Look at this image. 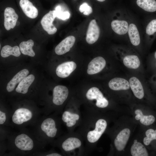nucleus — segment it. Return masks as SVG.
I'll return each instance as SVG.
<instances>
[{
	"label": "nucleus",
	"instance_id": "e433bc0d",
	"mask_svg": "<svg viewBox=\"0 0 156 156\" xmlns=\"http://www.w3.org/2000/svg\"><path fill=\"white\" fill-rule=\"evenodd\" d=\"M97 0L100 2H103L105 0Z\"/></svg>",
	"mask_w": 156,
	"mask_h": 156
},
{
	"label": "nucleus",
	"instance_id": "423d86ee",
	"mask_svg": "<svg viewBox=\"0 0 156 156\" xmlns=\"http://www.w3.org/2000/svg\"><path fill=\"white\" fill-rule=\"evenodd\" d=\"M78 106L76 105L66 106L60 114L62 122L65 126L68 132L75 131L81 122L82 114Z\"/></svg>",
	"mask_w": 156,
	"mask_h": 156
},
{
	"label": "nucleus",
	"instance_id": "0eeeda50",
	"mask_svg": "<svg viewBox=\"0 0 156 156\" xmlns=\"http://www.w3.org/2000/svg\"><path fill=\"white\" fill-rule=\"evenodd\" d=\"M85 96L88 101L94 102L92 108L90 109L99 111V109L106 108L109 105L108 100L97 87H92L89 89Z\"/></svg>",
	"mask_w": 156,
	"mask_h": 156
},
{
	"label": "nucleus",
	"instance_id": "7ed1b4c3",
	"mask_svg": "<svg viewBox=\"0 0 156 156\" xmlns=\"http://www.w3.org/2000/svg\"><path fill=\"white\" fill-rule=\"evenodd\" d=\"M59 115L56 113L43 115L31 126V131L38 140L51 145L60 136L62 123Z\"/></svg>",
	"mask_w": 156,
	"mask_h": 156
},
{
	"label": "nucleus",
	"instance_id": "bb28decb",
	"mask_svg": "<svg viewBox=\"0 0 156 156\" xmlns=\"http://www.w3.org/2000/svg\"><path fill=\"white\" fill-rule=\"evenodd\" d=\"M19 47L17 46L13 47L9 45L4 46L2 49L1 55L3 57H6L10 55L17 57L21 55Z\"/></svg>",
	"mask_w": 156,
	"mask_h": 156
},
{
	"label": "nucleus",
	"instance_id": "b1692460",
	"mask_svg": "<svg viewBox=\"0 0 156 156\" xmlns=\"http://www.w3.org/2000/svg\"><path fill=\"white\" fill-rule=\"evenodd\" d=\"M124 65L128 68L136 69L140 65V61L138 56L135 55H129L125 56L123 60Z\"/></svg>",
	"mask_w": 156,
	"mask_h": 156
},
{
	"label": "nucleus",
	"instance_id": "393cba45",
	"mask_svg": "<svg viewBox=\"0 0 156 156\" xmlns=\"http://www.w3.org/2000/svg\"><path fill=\"white\" fill-rule=\"evenodd\" d=\"M136 3L140 7L147 12H156L155 0H137Z\"/></svg>",
	"mask_w": 156,
	"mask_h": 156
},
{
	"label": "nucleus",
	"instance_id": "7c9ffc66",
	"mask_svg": "<svg viewBox=\"0 0 156 156\" xmlns=\"http://www.w3.org/2000/svg\"><path fill=\"white\" fill-rule=\"evenodd\" d=\"M56 17L65 20L68 19L70 16V13L67 11L62 12L61 10V7L60 5L57 6L55 9Z\"/></svg>",
	"mask_w": 156,
	"mask_h": 156
},
{
	"label": "nucleus",
	"instance_id": "f704fd0d",
	"mask_svg": "<svg viewBox=\"0 0 156 156\" xmlns=\"http://www.w3.org/2000/svg\"><path fill=\"white\" fill-rule=\"evenodd\" d=\"M135 113L136 115L135 118V119L138 120L140 119L142 116L143 115L142 111L139 109H137L135 111Z\"/></svg>",
	"mask_w": 156,
	"mask_h": 156
},
{
	"label": "nucleus",
	"instance_id": "2f4dec72",
	"mask_svg": "<svg viewBox=\"0 0 156 156\" xmlns=\"http://www.w3.org/2000/svg\"><path fill=\"white\" fill-rule=\"evenodd\" d=\"M9 127L0 126V142L5 141L12 132Z\"/></svg>",
	"mask_w": 156,
	"mask_h": 156
},
{
	"label": "nucleus",
	"instance_id": "aec40b11",
	"mask_svg": "<svg viewBox=\"0 0 156 156\" xmlns=\"http://www.w3.org/2000/svg\"><path fill=\"white\" fill-rule=\"evenodd\" d=\"M111 26L114 31L118 35H124L128 32V24L125 21L113 20L111 22Z\"/></svg>",
	"mask_w": 156,
	"mask_h": 156
},
{
	"label": "nucleus",
	"instance_id": "c756f323",
	"mask_svg": "<svg viewBox=\"0 0 156 156\" xmlns=\"http://www.w3.org/2000/svg\"><path fill=\"white\" fill-rule=\"evenodd\" d=\"M32 156H62V154L59 153L54 149H51L48 151L38 152L34 153Z\"/></svg>",
	"mask_w": 156,
	"mask_h": 156
},
{
	"label": "nucleus",
	"instance_id": "c85d7f7f",
	"mask_svg": "<svg viewBox=\"0 0 156 156\" xmlns=\"http://www.w3.org/2000/svg\"><path fill=\"white\" fill-rule=\"evenodd\" d=\"M146 33L149 36H153L156 33V18L151 20L147 24Z\"/></svg>",
	"mask_w": 156,
	"mask_h": 156
},
{
	"label": "nucleus",
	"instance_id": "f03ea898",
	"mask_svg": "<svg viewBox=\"0 0 156 156\" xmlns=\"http://www.w3.org/2000/svg\"><path fill=\"white\" fill-rule=\"evenodd\" d=\"M11 132L6 142L8 156H32L35 153L44 151L47 145L38 140L31 130L26 127Z\"/></svg>",
	"mask_w": 156,
	"mask_h": 156
},
{
	"label": "nucleus",
	"instance_id": "20e7f679",
	"mask_svg": "<svg viewBox=\"0 0 156 156\" xmlns=\"http://www.w3.org/2000/svg\"><path fill=\"white\" fill-rule=\"evenodd\" d=\"M13 105L10 119L11 127L19 129L31 126L42 114L41 109L30 103Z\"/></svg>",
	"mask_w": 156,
	"mask_h": 156
},
{
	"label": "nucleus",
	"instance_id": "9b49d317",
	"mask_svg": "<svg viewBox=\"0 0 156 156\" xmlns=\"http://www.w3.org/2000/svg\"><path fill=\"white\" fill-rule=\"evenodd\" d=\"M100 32V29L95 19L92 20L89 24L87 32V42L90 44L94 43L99 38Z\"/></svg>",
	"mask_w": 156,
	"mask_h": 156
},
{
	"label": "nucleus",
	"instance_id": "4c0bfd02",
	"mask_svg": "<svg viewBox=\"0 0 156 156\" xmlns=\"http://www.w3.org/2000/svg\"><path fill=\"white\" fill-rule=\"evenodd\" d=\"M155 83L156 85V74L155 75Z\"/></svg>",
	"mask_w": 156,
	"mask_h": 156
},
{
	"label": "nucleus",
	"instance_id": "f257e3e1",
	"mask_svg": "<svg viewBox=\"0 0 156 156\" xmlns=\"http://www.w3.org/2000/svg\"><path fill=\"white\" fill-rule=\"evenodd\" d=\"M99 111L86 108L82 113V121L76 131L84 140L85 155L94 150L97 142L107 128V120L100 116Z\"/></svg>",
	"mask_w": 156,
	"mask_h": 156
},
{
	"label": "nucleus",
	"instance_id": "6e6552de",
	"mask_svg": "<svg viewBox=\"0 0 156 156\" xmlns=\"http://www.w3.org/2000/svg\"><path fill=\"white\" fill-rule=\"evenodd\" d=\"M56 17L55 10H50L43 16L41 21L43 29L49 34H54L57 31V28L53 24Z\"/></svg>",
	"mask_w": 156,
	"mask_h": 156
},
{
	"label": "nucleus",
	"instance_id": "72a5a7b5",
	"mask_svg": "<svg viewBox=\"0 0 156 156\" xmlns=\"http://www.w3.org/2000/svg\"><path fill=\"white\" fill-rule=\"evenodd\" d=\"M79 11L86 15H88L91 14L92 11L91 7L89 6L86 3L84 2L81 5L79 8Z\"/></svg>",
	"mask_w": 156,
	"mask_h": 156
},
{
	"label": "nucleus",
	"instance_id": "473e14b6",
	"mask_svg": "<svg viewBox=\"0 0 156 156\" xmlns=\"http://www.w3.org/2000/svg\"><path fill=\"white\" fill-rule=\"evenodd\" d=\"M140 120L142 124L148 126L152 124L154 122L155 118L152 115L145 116L143 115Z\"/></svg>",
	"mask_w": 156,
	"mask_h": 156
},
{
	"label": "nucleus",
	"instance_id": "f3484780",
	"mask_svg": "<svg viewBox=\"0 0 156 156\" xmlns=\"http://www.w3.org/2000/svg\"><path fill=\"white\" fill-rule=\"evenodd\" d=\"M19 5L24 13L28 17L33 19L37 16V9L29 0H20Z\"/></svg>",
	"mask_w": 156,
	"mask_h": 156
},
{
	"label": "nucleus",
	"instance_id": "4468645a",
	"mask_svg": "<svg viewBox=\"0 0 156 156\" xmlns=\"http://www.w3.org/2000/svg\"><path fill=\"white\" fill-rule=\"evenodd\" d=\"M75 41L74 36L67 37L56 46L55 49V53L58 55H62L68 52L73 46Z\"/></svg>",
	"mask_w": 156,
	"mask_h": 156
},
{
	"label": "nucleus",
	"instance_id": "ddd939ff",
	"mask_svg": "<svg viewBox=\"0 0 156 156\" xmlns=\"http://www.w3.org/2000/svg\"><path fill=\"white\" fill-rule=\"evenodd\" d=\"M77 65L73 61L64 62L57 67L56 72L57 75L62 78L68 77L76 68Z\"/></svg>",
	"mask_w": 156,
	"mask_h": 156
},
{
	"label": "nucleus",
	"instance_id": "f8f14e48",
	"mask_svg": "<svg viewBox=\"0 0 156 156\" xmlns=\"http://www.w3.org/2000/svg\"><path fill=\"white\" fill-rule=\"evenodd\" d=\"M106 65V61L104 58L101 56L96 57L89 63L87 73L90 75L99 73L102 70Z\"/></svg>",
	"mask_w": 156,
	"mask_h": 156
},
{
	"label": "nucleus",
	"instance_id": "412c9836",
	"mask_svg": "<svg viewBox=\"0 0 156 156\" xmlns=\"http://www.w3.org/2000/svg\"><path fill=\"white\" fill-rule=\"evenodd\" d=\"M11 108L1 105L0 108V126L11 127L10 119Z\"/></svg>",
	"mask_w": 156,
	"mask_h": 156
},
{
	"label": "nucleus",
	"instance_id": "a878e982",
	"mask_svg": "<svg viewBox=\"0 0 156 156\" xmlns=\"http://www.w3.org/2000/svg\"><path fill=\"white\" fill-rule=\"evenodd\" d=\"M34 42L32 40H29L26 41H23L19 44V48L21 52L24 55L33 57L35 53L32 49Z\"/></svg>",
	"mask_w": 156,
	"mask_h": 156
},
{
	"label": "nucleus",
	"instance_id": "dca6fc26",
	"mask_svg": "<svg viewBox=\"0 0 156 156\" xmlns=\"http://www.w3.org/2000/svg\"><path fill=\"white\" fill-rule=\"evenodd\" d=\"M130 88L134 96L137 98L141 99L144 96L143 88L140 80L135 77H132L129 79Z\"/></svg>",
	"mask_w": 156,
	"mask_h": 156
},
{
	"label": "nucleus",
	"instance_id": "6ab92c4d",
	"mask_svg": "<svg viewBox=\"0 0 156 156\" xmlns=\"http://www.w3.org/2000/svg\"><path fill=\"white\" fill-rule=\"evenodd\" d=\"M29 73L28 70L23 69L18 73L8 83L6 89L8 92H11L14 89L16 84L19 83Z\"/></svg>",
	"mask_w": 156,
	"mask_h": 156
},
{
	"label": "nucleus",
	"instance_id": "5701e85b",
	"mask_svg": "<svg viewBox=\"0 0 156 156\" xmlns=\"http://www.w3.org/2000/svg\"><path fill=\"white\" fill-rule=\"evenodd\" d=\"M131 153L133 156H148V152L145 146L140 142L135 140L131 148Z\"/></svg>",
	"mask_w": 156,
	"mask_h": 156
},
{
	"label": "nucleus",
	"instance_id": "9d476101",
	"mask_svg": "<svg viewBox=\"0 0 156 156\" xmlns=\"http://www.w3.org/2000/svg\"><path fill=\"white\" fill-rule=\"evenodd\" d=\"M130 133V130L126 128L118 134L114 141V146L118 151H121L124 149L129 138Z\"/></svg>",
	"mask_w": 156,
	"mask_h": 156
},
{
	"label": "nucleus",
	"instance_id": "39448f33",
	"mask_svg": "<svg viewBox=\"0 0 156 156\" xmlns=\"http://www.w3.org/2000/svg\"><path fill=\"white\" fill-rule=\"evenodd\" d=\"M51 145L58 148L63 156L85 155L84 140L76 131L60 136Z\"/></svg>",
	"mask_w": 156,
	"mask_h": 156
},
{
	"label": "nucleus",
	"instance_id": "2eb2a0df",
	"mask_svg": "<svg viewBox=\"0 0 156 156\" xmlns=\"http://www.w3.org/2000/svg\"><path fill=\"white\" fill-rule=\"evenodd\" d=\"M108 86L112 90H127L130 88L129 81L121 77H115L109 82Z\"/></svg>",
	"mask_w": 156,
	"mask_h": 156
},
{
	"label": "nucleus",
	"instance_id": "a211bd4d",
	"mask_svg": "<svg viewBox=\"0 0 156 156\" xmlns=\"http://www.w3.org/2000/svg\"><path fill=\"white\" fill-rule=\"evenodd\" d=\"M35 77L30 74L24 78L19 83L15 89L16 93L22 94H27L29 88L34 81Z\"/></svg>",
	"mask_w": 156,
	"mask_h": 156
},
{
	"label": "nucleus",
	"instance_id": "c9c22d12",
	"mask_svg": "<svg viewBox=\"0 0 156 156\" xmlns=\"http://www.w3.org/2000/svg\"><path fill=\"white\" fill-rule=\"evenodd\" d=\"M153 56L155 60V66L156 68V51L155 52Z\"/></svg>",
	"mask_w": 156,
	"mask_h": 156
},
{
	"label": "nucleus",
	"instance_id": "58836bf2",
	"mask_svg": "<svg viewBox=\"0 0 156 156\" xmlns=\"http://www.w3.org/2000/svg\"></svg>",
	"mask_w": 156,
	"mask_h": 156
},
{
	"label": "nucleus",
	"instance_id": "cd10ccee",
	"mask_svg": "<svg viewBox=\"0 0 156 156\" xmlns=\"http://www.w3.org/2000/svg\"><path fill=\"white\" fill-rule=\"evenodd\" d=\"M145 134L146 137L143 139V142L145 145H149L152 140H156V130L149 129L146 131Z\"/></svg>",
	"mask_w": 156,
	"mask_h": 156
},
{
	"label": "nucleus",
	"instance_id": "4be33fe9",
	"mask_svg": "<svg viewBox=\"0 0 156 156\" xmlns=\"http://www.w3.org/2000/svg\"><path fill=\"white\" fill-rule=\"evenodd\" d=\"M128 34L130 42L135 46L138 45L140 42V36L136 26L133 23L130 24L128 27Z\"/></svg>",
	"mask_w": 156,
	"mask_h": 156
},
{
	"label": "nucleus",
	"instance_id": "1a4fd4ad",
	"mask_svg": "<svg viewBox=\"0 0 156 156\" xmlns=\"http://www.w3.org/2000/svg\"><path fill=\"white\" fill-rule=\"evenodd\" d=\"M4 26L7 30L14 28L16 25L18 16L14 9L7 7L5 10L4 13Z\"/></svg>",
	"mask_w": 156,
	"mask_h": 156
}]
</instances>
